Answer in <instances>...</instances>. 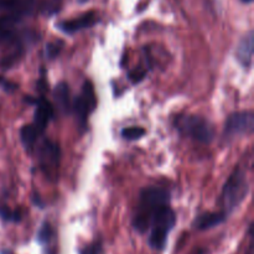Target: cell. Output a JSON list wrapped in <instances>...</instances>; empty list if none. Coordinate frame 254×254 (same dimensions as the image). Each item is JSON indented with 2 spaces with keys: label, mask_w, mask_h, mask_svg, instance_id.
Segmentation results:
<instances>
[{
  "label": "cell",
  "mask_w": 254,
  "mask_h": 254,
  "mask_svg": "<svg viewBox=\"0 0 254 254\" xmlns=\"http://www.w3.org/2000/svg\"><path fill=\"white\" fill-rule=\"evenodd\" d=\"M55 101L57 107L61 109L64 113H68L71 111V102H69V88L67 83L61 82L55 88Z\"/></svg>",
  "instance_id": "15"
},
{
  "label": "cell",
  "mask_w": 254,
  "mask_h": 254,
  "mask_svg": "<svg viewBox=\"0 0 254 254\" xmlns=\"http://www.w3.org/2000/svg\"><path fill=\"white\" fill-rule=\"evenodd\" d=\"M254 129V116L252 112H235L227 118L225 133L228 138L252 134Z\"/></svg>",
  "instance_id": "7"
},
{
  "label": "cell",
  "mask_w": 254,
  "mask_h": 254,
  "mask_svg": "<svg viewBox=\"0 0 254 254\" xmlns=\"http://www.w3.org/2000/svg\"><path fill=\"white\" fill-rule=\"evenodd\" d=\"M42 134L32 124H27V126L22 127L21 130H20V139H21L22 145H24L25 150L27 153H31L32 149L35 148L37 139Z\"/></svg>",
  "instance_id": "14"
},
{
  "label": "cell",
  "mask_w": 254,
  "mask_h": 254,
  "mask_svg": "<svg viewBox=\"0 0 254 254\" xmlns=\"http://www.w3.org/2000/svg\"><path fill=\"white\" fill-rule=\"evenodd\" d=\"M145 134V129L141 127H128L122 130V136L127 140H135V139L141 138Z\"/></svg>",
  "instance_id": "16"
},
{
  "label": "cell",
  "mask_w": 254,
  "mask_h": 254,
  "mask_svg": "<svg viewBox=\"0 0 254 254\" xmlns=\"http://www.w3.org/2000/svg\"><path fill=\"white\" fill-rule=\"evenodd\" d=\"M226 215L223 211H216V212H205L202 215L198 216L196 218L195 226L196 230H200V231H205V230H210V228L216 227V226L221 225L226 221Z\"/></svg>",
  "instance_id": "12"
},
{
  "label": "cell",
  "mask_w": 254,
  "mask_h": 254,
  "mask_svg": "<svg viewBox=\"0 0 254 254\" xmlns=\"http://www.w3.org/2000/svg\"><path fill=\"white\" fill-rule=\"evenodd\" d=\"M0 216L6 221H12V222H17L21 220V215L17 211H10L7 207L0 208Z\"/></svg>",
  "instance_id": "17"
},
{
  "label": "cell",
  "mask_w": 254,
  "mask_h": 254,
  "mask_svg": "<svg viewBox=\"0 0 254 254\" xmlns=\"http://www.w3.org/2000/svg\"><path fill=\"white\" fill-rule=\"evenodd\" d=\"M32 5V0H0V10H5L7 15L17 19L29 14Z\"/></svg>",
  "instance_id": "11"
},
{
  "label": "cell",
  "mask_w": 254,
  "mask_h": 254,
  "mask_svg": "<svg viewBox=\"0 0 254 254\" xmlns=\"http://www.w3.org/2000/svg\"><path fill=\"white\" fill-rule=\"evenodd\" d=\"M79 254H103V248H102L101 243L94 242L92 245L84 247Z\"/></svg>",
  "instance_id": "19"
},
{
  "label": "cell",
  "mask_w": 254,
  "mask_h": 254,
  "mask_svg": "<svg viewBox=\"0 0 254 254\" xmlns=\"http://www.w3.org/2000/svg\"><path fill=\"white\" fill-rule=\"evenodd\" d=\"M61 151L55 141L45 139L37 149V161L42 173L50 180H56L59 176Z\"/></svg>",
  "instance_id": "6"
},
{
  "label": "cell",
  "mask_w": 254,
  "mask_h": 254,
  "mask_svg": "<svg viewBox=\"0 0 254 254\" xmlns=\"http://www.w3.org/2000/svg\"><path fill=\"white\" fill-rule=\"evenodd\" d=\"M176 223V213L171 206L164 207L149 225L148 242L153 250L163 251L166 247L168 238Z\"/></svg>",
  "instance_id": "3"
},
{
  "label": "cell",
  "mask_w": 254,
  "mask_h": 254,
  "mask_svg": "<svg viewBox=\"0 0 254 254\" xmlns=\"http://www.w3.org/2000/svg\"><path fill=\"white\" fill-rule=\"evenodd\" d=\"M175 127L183 135L192 138L202 144H210L215 138V130L206 118L193 114H185L175 119Z\"/></svg>",
  "instance_id": "4"
},
{
  "label": "cell",
  "mask_w": 254,
  "mask_h": 254,
  "mask_svg": "<svg viewBox=\"0 0 254 254\" xmlns=\"http://www.w3.org/2000/svg\"><path fill=\"white\" fill-rule=\"evenodd\" d=\"M35 106H36V109H35L34 122L31 124L40 133L44 134L47 126L55 116L54 106L46 98L35 99Z\"/></svg>",
  "instance_id": "9"
},
{
  "label": "cell",
  "mask_w": 254,
  "mask_h": 254,
  "mask_svg": "<svg viewBox=\"0 0 254 254\" xmlns=\"http://www.w3.org/2000/svg\"><path fill=\"white\" fill-rule=\"evenodd\" d=\"M37 242L44 247V254H57L54 245L55 231L52 228L51 223L44 222L37 232Z\"/></svg>",
  "instance_id": "13"
},
{
  "label": "cell",
  "mask_w": 254,
  "mask_h": 254,
  "mask_svg": "<svg viewBox=\"0 0 254 254\" xmlns=\"http://www.w3.org/2000/svg\"><path fill=\"white\" fill-rule=\"evenodd\" d=\"M242 2H245V4H251V2L253 1V0H241Z\"/></svg>",
  "instance_id": "22"
},
{
  "label": "cell",
  "mask_w": 254,
  "mask_h": 254,
  "mask_svg": "<svg viewBox=\"0 0 254 254\" xmlns=\"http://www.w3.org/2000/svg\"><path fill=\"white\" fill-rule=\"evenodd\" d=\"M99 21L98 16L94 11H88L84 12V14L79 15V16L73 17V19L69 20H64V21H60L56 24V27L60 31L64 32V34H74V32H78L81 30L88 29L92 27L93 25H96Z\"/></svg>",
  "instance_id": "8"
},
{
  "label": "cell",
  "mask_w": 254,
  "mask_h": 254,
  "mask_svg": "<svg viewBox=\"0 0 254 254\" xmlns=\"http://www.w3.org/2000/svg\"><path fill=\"white\" fill-rule=\"evenodd\" d=\"M62 46H64V45H62V42H50V44L46 46L47 56H49L50 59H54V57H56L57 55L60 54V51H61Z\"/></svg>",
  "instance_id": "18"
},
{
  "label": "cell",
  "mask_w": 254,
  "mask_h": 254,
  "mask_svg": "<svg viewBox=\"0 0 254 254\" xmlns=\"http://www.w3.org/2000/svg\"><path fill=\"white\" fill-rule=\"evenodd\" d=\"M250 192V183H248L246 171L242 169H236L231 174L230 178L225 183L222 190V205L223 212L226 215L232 213L241 203L246 200Z\"/></svg>",
  "instance_id": "2"
},
{
  "label": "cell",
  "mask_w": 254,
  "mask_h": 254,
  "mask_svg": "<svg viewBox=\"0 0 254 254\" xmlns=\"http://www.w3.org/2000/svg\"><path fill=\"white\" fill-rule=\"evenodd\" d=\"M7 254H10V253H7Z\"/></svg>",
  "instance_id": "24"
},
{
  "label": "cell",
  "mask_w": 254,
  "mask_h": 254,
  "mask_svg": "<svg viewBox=\"0 0 254 254\" xmlns=\"http://www.w3.org/2000/svg\"><path fill=\"white\" fill-rule=\"evenodd\" d=\"M96 106L97 98L93 83L87 79V81L83 82L81 92L77 96V98L74 99L73 107H72V111H73L74 116H76L77 124H78L81 130H84L87 128L88 118L94 112Z\"/></svg>",
  "instance_id": "5"
},
{
  "label": "cell",
  "mask_w": 254,
  "mask_h": 254,
  "mask_svg": "<svg viewBox=\"0 0 254 254\" xmlns=\"http://www.w3.org/2000/svg\"><path fill=\"white\" fill-rule=\"evenodd\" d=\"M248 254H252V252H251V251H250V252H248Z\"/></svg>",
  "instance_id": "23"
},
{
  "label": "cell",
  "mask_w": 254,
  "mask_h": 254,
  "mask_svg": "<svg viewBox=\"0 0 254 254\" xmlns=\"http://www.w3.org/2000/svg\"><path fill=\"white\" fill-rule=\"evenodd\" d=\"M59 2H60V0H52V6H54V10H55V5H56V4H59Z\"/></svg>",
  "instance_id": "21"
},
{
  "label": "cell",
  "mask_w": 254,
  "mask_h": 254,
  "mask_svg": "<svg viewBox=\"0 0 254 254\" xmlns=\"http://www.w3.org/2000/svg\"><path fill=\"white\" fill-rule=\"evenodd\" d=\"M253 51H254V35L251 30L247 35L241 39L236 50V59L242 64L245 68H250L252 66L253 61Z\"/></svg>",
  "instance_id": "10"
},
{
  "label": "cell",
  "mask_w": 254,
  "mask_h": 254,
  "mask_svg": "<svg viewBox=\"0 0 254 254\" xmlns=\"http://www.w3.org/2000/svg\"><path fill=\"white\" fill-rule=\"evenodd\" d=\"M193 254H210V253H208L206 250H202V248H200V250L196 251V252Z\"/></svg>",
  "instance_id": "20"
},
{
  "label": "cell",
  "mask_w": 254,
  "mask_h": 254,
  "mask_svg": "<svg viewBox=\"0 0 254 254\" xmlns=\"http://www.w3.org/2000/svg\"><path fill=\"white\" fill-rule=\"evenodd\" d=\"M166 206H170V192L163 188H146L141 190L133 217L136 232L146 233L151 220Z\"/></svg>",
  "instance_id": "1"
}]
</instances>
